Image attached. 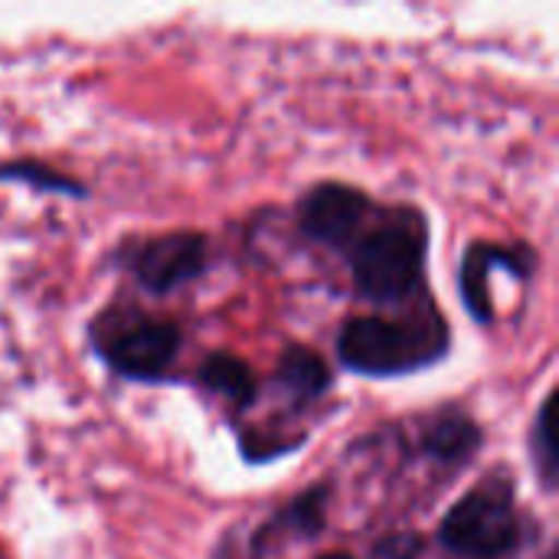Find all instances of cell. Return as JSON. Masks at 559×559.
I'll list each match as a JSON object with an SVG mask.
<instances>
[{
  "label": "cell",
  "mask_w": 559,
  "mask_h": 559,
  "mask_svg": "<svg viewBox=\"0 0 559 559\" xmlns=\"http://www.w3.org/2000/svg\"><path fill=\"white\" fill-rule=\"evenodd\" d=\"M324 504H328V491H324V488L305 491L298 501H292V504L282 511V518L275 521V527H265V531L288 527V531L298 534V537H318L321 527H324Z\"/></svg>",
  "instance_id": "4fadbf2b"
},
{
  "label": "cell",
  "mask_w": 559,
  "mask_h": 559,
  "mask_svg": "<svg viewBox=\"0 0 559 559\" xmlns=\"http://www.w3.org/2000/svg\"><path fill=\"white\" fill-rule=\"evenodd\" d=\"M449 354V331L439 314L423 321H390L380 314L350 318L337 334L341 367L360 377H403L439 364Z\"/></svg>",
  "instance_id": "6da1fadb"
},
{
  "label": "cell",
  "mask_w": 559,
  "mask_h": 559,
  "mask_svg": "<svg viewBox=\"0 0 559 559\" xmlns=\"http://www.w3.org/2000/svg\"><path fill=\"white\" fill-rule=\"evenodd\" d=\"M423 547L426 540L413 531H400V534H390L383 537L373 550H370V559H419L423 557Z\"/></svg>",
  "instance_id": "5bb4252c"
},
{
  "label": "cell",
  "mask_w": 559,
  "mask_h": 559,
  "mask_svg": "<svg viewBox=\"0 0 559 559\" xmlns=\"http://www.w3.org/2000/svg\"><path fill=\"white\" fill-rule=\"evenodd\" d=\"M347 252L357 292L377 305H396L423 285L429 226L419 210L406 206L364 233Z\"/></svg>",
  "instance_id": "7a4b0ae2"
},
{
  "label": "cell",
  "mask_w": 559,
  "mask_h": 559,
  "mask_svg": "<svg viewBox=\"0 0 559 559\" xmlns=\"http://www.w3.org/2000/svg\"><path fill=\"white\" fill-rule=\"evenodd\" d=\"M445 550L465 559H504L521 544V521L514 504V481L495 475L475 485L439 524Z\"/></svg>",
  "instance_id": "3957f363"
},
{
  "label": "cell",
  "mask_w": 559,
  "mask_h": 559,
  "mask_svg": "<svg viewBox=\"0 0 559 559\" xmlns=\"http://www.w3.org/2000/svg\"><path fill=\"white\" fill-rule=\"evenodd\" d=\"M514 249L501 246V242H475L468 246L465 259H462V301L472 311V318L478 324H491L495 321V292H491V269L501 265L504 259H511Z\"/></svg>",
  "instance_id": "52a82bcc"
},
{
  "label": "cell",
  "mask_w": 559,
  "mask_h": 559,
  "mask_svg": "<svg viewBox=\"0 0 559 559\" xmlns=\"http://www.w3.org/2000/svg\"><path fill=\"white\" fill-rule=\"evenodd\" d=\"M200 383L210 393L229 400L236 409H249L259 396V380H255L252 367L242 357L226 354V350H216L200 364Z\"/></svg>",
  "instance_id": "ba28073f"
},
{
  "label": "cell",
  "mask_w": 559,
  "mask_h": 559,
  "mask_svg": "<svg viewBox=\"0 0 559 559\" xmlns=\"http://www.w3.org/2000/svg\"><path fill=\"white\" fill-rule=\"evenodd\" d=\"M275 380L298 400V403H314L331 390V370L324 364V357L305 344H292L285 347Z\"/></svg>",
  "instance_id": "9c48e42d"
},
{
  "label": "cell",
  "mask_w": 559,
  "mask_h": 559,
  "mask_svg": "<svg viewBox=\"0 0 559 559\" xmlns=\"http://www.w3.org/2000/svg\"><path fill=\"white\" fill-rule=\"evenodd\" d=\"M373 213V203L364 190L347 183H318L301 200V229L314 242H324L331 249H350Z\"/></svg>",
  "instance_id": "8992f818"
},
{
  "label": "cell",
  "mask_w": 559,
  "mask_h": 559,
  "mask_svg": "<svg viewBox=\"0 0 559 559\" xmlns=\"http://www.w3.org/2000/svg\"><path fill=\"white\" fill-rule=\"evenodd\" d=\"M183 334L174 321H134L118 334L98 341V354L105 364L138 383H160L180 354Z\"/></svg>",
  "instance_id": "277c9868"
},
{
  "label": "cell",
  "mask_w": 559,
  "mask_h": 559,
  "mask_svg": "<svg viewBox=\"0 0 559 559\" xmlns=\"http://www.w3.org/2000/svg\"><path fill=\"white\" fill-rule=\"evenodd\" d=\"M550 409H554V396H547L537 409V419H534V429H531V459H534V468L544 481L547 491L557 488V445H554V419H550Z\"/></svg>",
  "instance_id": "7c38bea8"
},
{
  "label": "cell",
  "mask_w": 559,
  "mask_h": 559,
  "mask_svg": "<svg viewBox=\"0 0 559 559\" xmlns=\"http://www.w3.org/2000/svg\"><path fill=\"white\" fill-rule=\"evenodd\" d=\"M0 180L29 183V187L43 190V193H62V197H75V200L88 197V190H85L79 180H72V177H66V174H59V170L46 167V164H33V160L3 164V167H0Z\"/></svg>",
  "instance_id": "8fae6325"
},
{
  "label": "cell",
  "mask_w": 559,
  "mask_h": 559,
  "mask_svg": "<svg viewBox=\"0 0 559 559\" xmlns=\"http://www.w3.org/2000/svg\"><path fill=\"white\" fill-rule=\"evenodd\" d=\"M210 255V242L203 233H167L141 242L128 259L131 275L151 295H167L203 275Z\"/></svg>",
  "instance_id": "5b68a950"
},
{
  "label": "cell",
  "mask_w": 559,
  "mask_h": 559,
  "mask_svg": "<svg viewBox=\"0 0 559 559\" xmlns=\"http://www.w3.org/2000/svg\"><path fill=\"white\" fill-rule=\"evenodd\" d=\"M481 445V429L468 419V416H459V413H449V416H436L426 432H423V449L426 455L439 459V462H465L478 452Z\"/></svg>",
  "instance_id": "30bf717a"
},
{
  "label": "cell",
  "mask_w": 559,
  "mask_h": 559,
  "mask_svg": "<svg viewBox=\"0 0 559 559\" xmlns=\"http://www.w3.org/2000/svg\"><path fill=\"white\" fill-rule=\"evenodd\" d=\"M321 559H354L350 554H328V557H321Z\"/></svg>",
  "instance_id": "9a60e30c"
}]
</instances>
